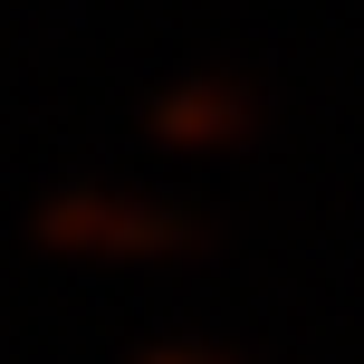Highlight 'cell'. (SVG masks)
<instances>
[{
    "label": "cell",
    "mask_w": 364,
    "mask_h": 364,
    "mask_svg": "<svg viewBox=\"0 0 364 364\" xmlns=\"http://www.w3.org/2000/svg\"><path fill=\"white\" fill-rule=\"evenodd\" d=\"M134 364H240L230 346H192V336H173V346H144Z\"/></svg>",
    "instance_id": "3"
},
{
    "label": "cell",
    "mask_w": 364,
    "mask_h": 364,
    "mask_svg": "<svg viewBox=\"0 0 364 364\" xmlns=\"http://www.w3.org/2000/svg\"><path fill=\"white\" fill-rule=\"evenodd\" d=\"M29 230H38L48 259H87V269H154V259L201 250V230L182 211H164V201H144V192H106V182L48 192Z\"/></svg>",
    "instance_id": "1"
},
{
    "label": "cell",
    "mask_w": 364,
    "mask_h": 364,
    "mask_svg": "<svg viewBox=\"0 0 364 364\" xmlns=\"http://www.w3.org/2000/svg\"><path fill=\"white\" fill-rule=\"evenodd\" d=\"M259 115H269V96L250 77H173L144 106V134L164 154H240L259 134Z\"/></svg>",
    "instance_id": "2"
}]
</instances>
